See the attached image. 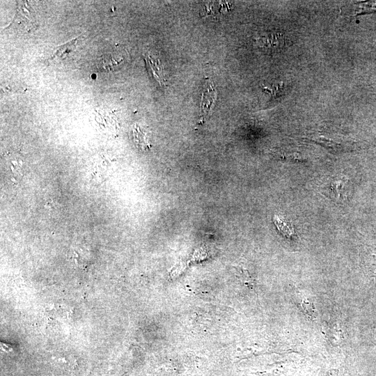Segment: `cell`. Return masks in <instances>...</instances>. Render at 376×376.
Instances as JSON below:
<instances>
[{
  "label": "cell",
  "mask_w": 376,
  "mask_h": 376,
  "mask_svg": "<svg viewBox=\"0 0 376 376\" xmlns=\"http://www.w3.org/2000/svg\"><path fill=\"white\" fill-rule=\"evenodd\" d=\"M360 265L363 273L375 280L376 285V246L363 245L359 249Z\"/></svg>",
  "instance_id": "obj_1"
},
{
  "label": "cell",
  "mask_w": 376,
  "mask_h": 376,
  "mask_svg": "<svg viewBox=\"0 0 376 376\" xmlns=\"http://www.w3.org/2000/svg\"><path fill=\"white\" fill-rule=\"evenodd\" d=\"M349 180L345 176L331 178L326 184V191L329 196L337 203L344 202L348 193Z\"/></svg>",
  "instance_id": "obj_2"
},
{
  "label": "cell",
  "mask_w": 376,
  "mask_h": 376,
  "mask_svg": "<svg viewBox=\"0 0 376 376\" xmlns=\"http://www.w3.org/2000/svg\"><path fill=\"white\" fill-rule=\"evenodd\" d=\"M256 40L260 47L272 52L281 49L285 43V38L281 33L262 36L256 38Z\"/></svg>",
  "instance_id": "obj_3"
},
{
  "label": "cell",
  "mask_w": 376,
  "mask_h": 376,
  "mask_svg": "<svg viewBox=\"0 0 376 376\" xmlns=\"http://www.w3.org/2000/svg\"><path fill=\"white\" fill-rule=\"evenodd\" d=\"M217 99V91L212 81L207 80L203 87L201 110L205 115L210 113Z\"/></svg>",
  "instance_id": "obj_4"
},
{
  "label": "cell",
  "mask_w": 376,
  "mask_h": 376,
  "mask_svg": "<svg viewBox=\"0 0 376 376\" xmlns=\"http://www.w3.org/2000/svg\"><path fill=\"white\" fill-rule=\"evenodd\" d=\"M125 60L124 56L120 51L114 50L102 56L98 61L97 67L100 70L109 72L113 70Z\"/></svg>",
  "instance_id": "obj_5"
},
{
  "label": "cell",
  "mask_w": 376,
  "mask_h": 376,
  "mask_svg": "<svg viewBox=\"0 0 376 376\" xmlns=\"http://www.w3.org/2000/svg\"><path fill=\"white\" fill-rule=\"evenodd\" d=\"M33 19L30 8L27 6L24 1L21 2L13 22L25 28V29H30L34 22Z\"/></svg>",
  "instance_id": "obj_6"
},
{
  "label": "cell",
  "mask_w": 376,
  "mask_h": 376,
  "mask_svg": "<svg viewBox=\"0 0 376 376\" xmlns=\"http://www.w3.org/2000/svg\"><path fill=\"white\" fill-rule=\"evenodd\" d=\"M308 138L334 152L345 151V144L342 141H337L323 135H315Z\"/></svg>",
  "instance_id": "obj_7"
},
{
  "label": "cell",
  "mask_w": 376,
  "mask_h": 376,
  "mask_svg": "<svg viewBox=\"0 0 376 376\" xmlns=\"http://www.w3.org/2000/svg\"><path fill=\"white\" fill-rule=\"evenodd\" d=\"M274 222L279 230L286 238H294V237L296 235L294 228L289 221H287L284 219L275 215L274 217Z\"/></svg>",
  "instance_id": "obj_8"
},
{
  "label": "cell",
  "mask_w": 376,
  "mask_h": 376,
  "mask_svg": "<svg viewBox=\"0 0 376 376\" xmlns=\"http://www.w3.org/2000/svg\"><path fill=\"white\" fill-rule=\"evenodd\" d=\"M78 38H74L66 43H64L58 46L54 51L52 57L53 60L63 59L75 48Z\"/></svg>",
  "instance_id": "obj_9"
},
{
  "label": "cell",
  "mask_w": 376,
  "mask_h": 376,
  "mask_svg": "<svg viewBox=\"0 0 376 376\" xmlns=\"http://www.w3.org/2000/svg\"><path fill=\"white\" fill-rule=\"evenodd\" d=\"M146 59L149 63L150 68L152 72L153 76L157 80L159 84H162L164 81V77L162 74V69L159 61L153 58L149 54H147Z\"/></svg>",
  "instance_id": "obj_10"
},
{
  "label": "cell",
  "mask_w": 376,
  "mask_h": 376,
  "mask_svg": "<svg viewBox=\"0 0 376 376\" xmlns=\"http://www.w3.org/2000/svg\"><path fill=\"white\" fill-rule=\"evenodd\" d=\"M326 376H345V374L338 369H332L327 372Z\"/></svg>",
  "instance_id": "obj_11"
}]
</instances>
